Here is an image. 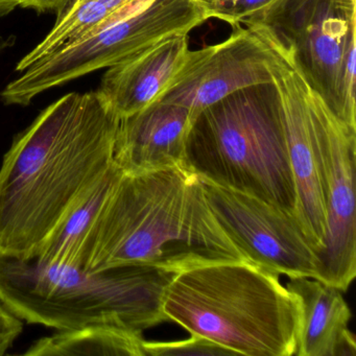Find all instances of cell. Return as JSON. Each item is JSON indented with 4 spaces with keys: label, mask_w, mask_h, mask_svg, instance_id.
<instances>
[{
    "label": "cell",
    "mask_w": 356,
    "mask_h": 356,
    "mask_svg": "<svg viewBox=\"0 0 356 356\" xmlns=\"http://www.w3.org/2000/svg\"><path fill=\"white\" fill-rule=\"evenodd\" d=\"M120 120L99 89L72 92L14 137L0 166L1 255H37L113 163Z\"/></svg>",
    "instance_id": "obj_1"
},
{
    "label": "cell",
    "mask_w": 356,
    "mask_h": 356,
    "mask_svg": "<svg viewBox=\"0 0 356 356\" xmlns=\"http://www.w3.org/2000/svg\"><path fill=\"white\" fill-rule=\"evenodd\" d=\"M220 261H249L185 166L122 172L83 248L82 270L145 264L179 273Z\"/></svg>",
    "instance_id": "obj_2"
},
{
    "label": "cell",
    "mask_w": 356,
    "mask_h": 356,
    "mask_svg": "<svg viewBox=\"0 0 356 356\" xmlns=\"http://www.w3.org/2000/svg\"><path fill=\"white\" fill-rule=\"evenodd\" d=\"M175 275L145 264L86 272L0 254V302L20 320L58 331L115 326L143 333L168 321L164 295Z\"/></svg>",
    "instance_id": "obj_3"
},
{
    "label": "cell",
    "mask_w": 356,
    "mask_h": 356,
    "mask_svg": "<svg viewBox=\"0 0 356 356\" xmlns=\"http://www.w3.org/2000/svg\"><path fill=\"white\" fill-rule=\"evenodd\" d=\"M279 276L250 261L193 266L170 281L163 312L234 355H296L301 306Z\"/></svg>",
    "instance_id": "obj_4"
},
{
    "label": "cell",
    "mask_w": 356,
    "mask_h": 356,
    "mask_svg": "<svg viewBox=\"0 0 356 356\" xmlns=\"http://www.w3.org/2000/svg\"><path fill=\"white\" fill-rule=\"evenodd\" d=\"M185 168L295 216V181L274 82L235 91L204 109L187 137Z\"/></svg>",
    "instance_id": "obj_5"
},
{
    "label": "cell",
    "mask_w": 356,
    "mask_h": 356,
    "mask_svg": "<svg viewBox=\"0 0 356 356\" xmlns=\"http://www.w3.org/2000/svg\"><path fill=\"white\" fill-rule=\"evenodd\" d=\"M211 18L206 0H131L99 28L33 64L0 93L6 105L28 106L41 93L124 63Z\"/></svg>",
    "instance_id": "obj_6"
},
{
    "label": "cell",
    "mask_w": 356,
    "mask_h": 356,
    "mask_svg": "<svg viewBox=\"0 0 356 356\" xmlns=\"http://www.w3.org/2000/svg\"><path fill=\"white\" fill-rule=\"evenodd\" d=\"M355 20L356 0H273L241 26L289 56L335 115L356 129Z\"/></svg>",
    "instance_id": "obj_7"
},
{
    "label": "cell",
    "mask_w": 356,
    "mask_h": 356,
    "mask_svg": "<svg viewBox=\"0 0 356 356\" xmlns=\"http://www.w3.org/2000/svg\"><path fill=\"white\" fill-rule=\"evenodd\" d=\"M308 103L327 218L320 281L343 293L356 276V129L309 85Z\"/></svg>",
    "instance_id": "obj_8"
},
{
    "label": "cell",
    "mask_w": 356,
    "mask_h": 356,
    "mask_svg": "<svg viewBox=\"0 0 356 356\" xmlns=\"http://www.w3.org/2000/svg\"><path fill=\"white\" fill-rule=\"evenodd\" d=\"M220 226L252 264L289 279L321 278V262L295 216L264 200L201 179Z\"/></svg>",
    "instance_id": "obj_9"
},
{
    "label": "cell",
    "mask_w": 356,
    "mask_h": 356,
    "mask_svg": "<svg viewBox=\"0 0 356 356\" xmlns=\"http://www.w3.org/2000/svg\"><path fill=\"white\" fill-rule=\"evenodd\" d=\"M279 54L249 28H233L224 42L191 51L188 59L158 102L176 104L195 116L231 93L273 82Z\"/></svg>",
    "instance_id": "obj_10"
},
{
    "label": "cell",
    "mask_w": 356,
    "mask_h": 356,
    "mask_svg": "<svg viewBox=\"0 0 356 356\" xmlns=\"http://www.w3.org/2000/svg\"><path fill=\"white\" fill-rule=\"evenodd\" d=\"M270 72L280 97L287 154L295 181V218L318 257L325 247L327 218L308 103V83L282 54H279Z\"/></svg>",
    "instance_id": "obj_11"
},
{
    "label": "cell",
    "mask_w": 356,
    "mask_h": 356,
    "mask_svg": "<svg viewBox=\"0 0 356 356\" xmlns=\"http://www.w3.org/2000/svg\"><path fill=\"white\" fill-rule=\"evenodd\" d=\"M197 116L182 106L154 102L122 118L113 162L124 174H143L185 166V147Z\"/></svg>",
    "instance_id": "obj_12"
},
{
    "label": "cell",
    "mask_w": 356,
    "mask_h": 356,
    "mask_svg": "<svg viewBox=\"0 0 356 356\" xmlns=\"http://www.w3.org/2000/svg\"><path fill=\"white\" fill-rule=\"evenodd\" d=\"M187 36H176L110 67L99 90L118 118L132 115L157 101L186 63Z\"/></svg>",
    "instance_id": "obj_13"
},
{
    "label": "cell",
    "mask_w": 356,
    "mask_h": 356,
    "mask_svg": "<svg viewBox=\"0 0 356 356\" xmlns=\"http://www.w3.org/2000/svg\"><path fill=\"white\" fill-rule=\"evenodd\" d=\"M286 289L301 306L298 356H355V337L349 330L351 309L343 291L318 279H289Z\"/></svg>",
    "instance_id": "obj_14"
},
{
    "label": "cell",
    "mask_w": 356,
    "mask_h": 356,
    "mask_svg": "<svg viewBox=\"0 0 356 356\" xmlns=\"http://www.w3.org/2000/svg\"><path fill=\"white\" fill-rule=\"evenodd\" d=\"M122 175V170L113 162L49 235L35 257L82 268L85 241Z\"/></svg>",
    "instance_id": "obj_15"
},
{
    "label": "cell",
    "mask_w": 356,
    "mask_h": 356,
    "mask_svg": "<svg viewBox=\"0 0 356 356\" xmlns=\"http://www.w3.org/2000/svg\"><path fill=\"white\" fill-rule=\"evenodd\" d=\"M143 333L115 326H92L58 331L34 341L28 356H145Z\"/></svg>",
    "instance_id": "obj_16"
},
{
    "label": "cell",
    "mask_w": 356,
    "mask_h": 356,
    "mask_svg": "<svg viewBox=\"0 0 356 356\" xmlns=\"http://www.w3.org/2000/svg\"><path fill=\"white\" fill-rule=\"evenodd\" d=\"M131 0H72L58 15L47 36L20 60L16 72H24L39 60L51 55L99 28L108 17L124 8Z\"/></svg>",
    "instance_id": "obj_17"
},
{
    "label": "cell",
    "mask_w": 356,
    "mask_h": 356,
    "mask_svg": "<svg viewBox=\"0 0 356 356\" xmlns=\"http://www.w3.org/2000/svg\"><path fill=\"white\" fill-rule=\"evenodd\" d=\"M143 350L145 356L234 355L218 343L197 335H191V339L184 341H156L145 339Z\"/></svg>",
    "instance_id": "obj_18"
},
{
    "label": "cell",
    "mask_w": 356,
    "mask_h": 356,
    "mask_svg": "<svg viewBox=\"0 0 356 356\" xmlns=\"http://www.w3.org/2000/svg\"><path fill=\"white\" fill-rule=\"evenodd\" d=\"M273 0H206L211 18L222 20L233 28L239 26L245 18L266 7Z\"/></svg>",
    "instance_id": "obj_19"
},
{
    "label": "cell",
    "mask_w": 356,
    "mask_h": 356,
    "mask_svg": "<svg viewBox=\"0 0 356 356\" xmlns=\"http://www.w3.org/2000/svg\"><path fill=\"white\" fill-rule=\"evenodd\" d=\"M24 323L0 302V356L5 355L22 334Z\"/></svg>",
    "instance_id": "obj_20"
},
{
    "label": "cell",
    "mask_w": 356,
    "mask_h": 356,
    "mask_svg": "<svg viewBox=\"0 0 356 356\" xmlns=\"http://www.w3.org/2000/svg\"><path fill=\"white\" fill-rule=\"evenodd\" d=\"M72 0H19L20 7L32 9L38 13L54 12L59 15L70 5Z\"/></svg>",
    "instance_id": "obj_21"
},
{
    "label": "cell",
    "mask_w": 356,
    "mask_h": 356,
    "mask_svg": "<svg viewBox=\"0 0 356 356\" xmlns=\"http://www.w3.org/2000/svg\"><path fill=\"white\" fill-rule=\"evenodd\" d=\"M19 6V0H0V17L9 15Z\"/></svg>",
    "instance_id": "obj_22"
},
{
    "label": "cell",
    "mask_w": 356,
    "mask_h": 356,
    "mask_svg": "<svg viewBox=\"0 0 356 356\" xmlns=\"http://www.w3.org/2000/svg\"><path fill=\"white\" fill-rule=\"evenodd\" d=\"M15 44V37H5L0 34V55Z\"/></svg>",
    "instance_id": "obj_23"
}]
</instances>
